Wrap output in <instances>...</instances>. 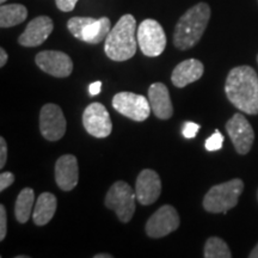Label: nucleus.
Masks as SVG:
<instances>
[{
    "label": "nucleus",
    "mask_w": 258,
    "mask_h": 258,
    "mask_svg": "<svg viewBox=\"0 0 258 258\" xmlns=\"http://www.w3.org/2000/svg\"><path fill=\"white\" fill-rule=\"evenodd\" d=\"M228 101L238 110L247 115L258 114V76L252 67H234L228 73L225 83Z\"/></svg>",
    "instance_id": "f257e3e1"
},
{
    "label": "nucleus",
    "mask_w": 258,
    "mask_h": 258,
    "mask_svg": "<svg viewBox=\"0 0 258 258\" xmlns=\"http://www.w3.org/2000/svg\"><path fill=\"white\" fill-rule=\"evenodd\" d=\"M211 19V8L207 3L194 5L178 19L173 32V46L188 50L199 43Z\"/></svg>",
    "instance_id": "f03ea898"
},
{
    "label": "nucleus",
    "mask_w": 258,
    "mask_h": 258,
    "mask_svg": "<svg viewBox=\"0 0 258 258\" xmlns=\"http://www.w3.org/2000/svg\"><path fill=\"white\" fill-rule=\"evenodd\" d=\"M137 21L133 15H123L114 25L104 42L106 56L112 61H127L137 53Z\"/></svg>",
    "instance_id": "7ed1b4c3"
},
{
    "label": "nucleus",
    "mask_w": 258,
    "mask_h": 258,
    "mask_svg": "<svg viewBox=\"0 0 258 258\" xmlns=\"http://www.w3.org/2000/svg\"><path fill=\"white\" fill-rule=\"evenodd\" d=\"M243 191L244 182L240 178H234L212 186L203 199V208L206 212L213 214H226L238 205V200Z\"/></svg>",
    "instance_id": "20e7f679"
},
{
    "label": "nucleus",
    "mask_w": 258,
    "mask_h": 258,
    "mask_svg": "<svg viewBox=\"0 0 258 258\" xmlns=\"http://www.w3.org/2000/svg\"><path fill=\"white\" fill-rule=\"evenodd\" d=\"M135 201H137L135 190L123 180H117L106 192L104 205L106 208L116 213L118 220L127 224L133 219L137 207Z\"/></svg>",
    "instance_id": "39448f33"
},
{
    "label": "nucleus",
    "mask_w": 258,
    "mask_h": 258,
    "mask_svg": "<svg viewBox=\"0 0 258 258\" xmlns=\"http://www.w3.org/2000/svg\"><path fill=\"white\" fill-rule=\"evenodd\" d=\"M138 43L144 55L159 56L166 47V35L159 22L145 19L138 28Z\"/></svg>",
    "instance_id": "423d86ee"
},
{
    "label": "nucleus",
    "mask_w": 258,
    "mask_h": 258,
    "mask_svg": "<svg viewBox=\"0 0 258 258\" xmlns=\"http://www.w3.org/2000/svg\"><path fill=\"white\" fill-rule=\"evenodd\" d=\"M112 106L117 112L137 122L147 120L152 111L148 98L128 91L116 93L112 98Z\"/></svg>",
    "instance_id": "0eeeda50"
},
{
    "label": "nucleus",
    "mask_w": 258,
    "mask_h": 258,
    "mask_svg": "<svg viewBox=\"0 0 258 258\" xmlns=\"http://www.w3.org/2000/svg\"><path fill=\"white\" fill-rule=\"evenodd\" d=\"M83 125L85 131L97 139H104L111 134L112 122L106 108L95 102L88 105L83 112Z\"/></svg>",
    "instance_id": "6e6552de"
},
{
    "label": "nucleus",
    "mask_w": 258,
    "mask_h": 258,
    "mask_svg": "<svg viewBox=\"0 0 258 258\" xmlns=\"http://www.w3.org/2000/svg\"><path fill=\"white\" fill-rule=\"evenodd\" d=\"M226 132L237 153L244 156L250 152L254 141V132L252 125L243 114L237 112L226 122Z\"/></svg>",
    "instance_id": "1a4fd4ad"
},
{
    "label": "nucleus",
    "mask_w": 258,
    "mask_h": 258,
    "mask_svg": "<svg viewBox=\"0 0 258 258\" xmlns=\"http://www.w3.org/2000/svg\"><path fill=\"white\" fill-rule=\"evenodd\" d=\"M179 224V215L176 209L170 205H164L148 219L145 230L150 238L159 239L176 231Z\"/></svg>",
    "instance_id": "9d476101"
},
{
    "label": "nucleus",
    "mask_w": 258,
    "mask_h": 258,
    "mask_svg": "<svg viewBox=\"0 0 258 258\" xmlns=\"http://www.w3.org/2000/svg\"><path fill=\"white\" fill-rule=\"evenodd\" d=\"M66 118L59 105L48 103L40 111V132L48 141H57L66 133Z\"/></svg>",
    "instance_id": "9b49d317"
},
{
    "label": "nucleus",
    "mask_w": 258,
    "mask_h": 258,
    "mask_svg": "<svg viewBox=\"0 0 258 258\" xmlns=\"http://www.w3.org/2000/svg\"><path fill=\"white\" fill-rule=\"evenodd\" d=\"M37 67L55 78H67L73 71V61L66 53L59 50L40 51L35 57Z\"/></svg>",
    "instance_id": "f8f14e48"
},
{
    "label": "nucleus",
    "mask_w": 258,
    "mask_h": 258,
    "mask_svg": "<svg viewBox=\"0 0 258 258\" xmlns=\"http://www.w3.org/2000/svg\"><path fill=\"white\" fill-rule=\"evenodd\" d=\"M135 194L139 203L143 206L152 205L161 194L160 177L154 170L145 169L139 173L135 183Z\"/></svg>",
    "instance_id": "ddd939ff"
},
{
    "label": "nucleus",
    "mask_w": 258,
    "mask_h": 258,
    "mask_svg": "<svg viewBox=\"0 0 258 258\" xmlns=\"http://www.w3.org/2000/svg\"><path fill=\"white\" fill-rule=\"evenodd\" d=\"M54 23L48 16H38L25 28L23 34L18 37V43L23 47H38L53 32Z\"/></svg>",
    "instance_id": "4468645a"
},
{
    "label": "nucleus",
    "mask_w": 258,
    "mask_h": 258,
    "mask_svg": "<svg viewBox=\"0 0 258 258\" xmlns=\"http://www.w3.org/2000/svg\"><path fill=\"white\" fill-rule=\"evenodd\" d=\"M79 180V166L77 157L73 154L61 156L55 163V182L63 191L76 188Z\"/></svg>",
    "instance_id": "2eb2a0df"
},
{
    "label": "nucleus",
    "mask_w": 258,
    "mask_h": 258,
    "mask_svg": "<svg viewBox=\"0 0 258 258\" xmlns=\"http://www.w3.org/2000/svg\"><path fill=\"white\" fill-rule=\"evenodd\" d=\"M148 101L153 114L159 120H169L172 117L173 105L165 84L153 83L148 89Z\"/></svg>",
    "instance_id": "dca6fc26"
},
{
    "label": "nucleus",
    "mask_w": 258,
    "mask_h": 258,
    "mask_svg": "<svg viewBox=\"0 0 258 258\" xmlns=\"http://www.w3.org/2000/svg\"><path fill=\"white\" fill-rule=\"evenodd\" d=\"M205 66L200 60L188 59L179 62L171 74V82L176 88H185L189 84L195 83L203 76Z\"/></svg>",
    "instance_id": "f3484780"
},
{
    "label": "nucleus",
    "mask_w": 258,
    "mask_h": 258,
    "mask_svg": "<svg viewBox=\"0 0 258 258\" xmlns=\"http://www.w3.org/2000/svg\"><path fill=\"white\" fill-rule=\"evenodd\" d=\"M57 200L51 192H42L36 200L32 220L37 226H44L55 215Z\"/></svg>",
    "instance_id": "a211bd4d"
},
{
    "label": "nucleus",
    "mask_w": 258,
    "mask_h": 258,
    "mask_svg": "<svg viewBox=\"0 0 258 258\" xmlns=\"http://www.w3.org/2000/svg\"><path fill=\"white\" fill-rule=\"evenodd\" d=\"M110 19L108 17H101L99 19H96L91 24H89L84 30L83 34V42L90 44H98L101 42L105 41L106 36L110 32Z\"/></svg>",
    "instance_id": "6ab92c4d"
},
{
    "label": "nucleus",
    "mask_w": 258,
    "mask_h": 258,
    "mask_svg": "<svg viewBox=\"0 0 258 258\" xmlns=\"http://www.w3.org/2000/svg\"><path fill=\"white\" fill-rule=\"evenodd\" d=\"M27 17L28 10L22 4H3L0 8V27L3 29L23 23Z\"/></svg>",
    "instance_id": "aec40b11"
},
{
    "label": "nucleus",
    "mask_w": 258,
    "mask_h": 258,
    "mask_svg": "<svg viewBox=\"0 0 258 258\" xmlns=\"http://www.w3.org/2000/svg\"><path fill=\"white\" fill-rule=\"evenodd\" d=\"M35 192L31 188H24L18 194L15 205V217L19 224H25L31 217Z\"/></svg>",
    "instance_id": "412c9836"
},
{
    "label": "nucleus",
    "mask_w": 258,
    "mask_h": 258,
    "mask_svg": "<svg viewBox=\"0 0 258 258\" xmlns=\"http://www.w3.org/2000/svg\"><path fill=\"white\" fill-rule=\"evenodd\" d=\"M203 256L206 258H231L232 252L225 240L218 237H211L205 244Z\"/></svg>",
    "instance_id": "4be33fe9"
},
{
    "label": "nucleus",
    "mask_w": 258,
    "mask_h": 258,
    "mask_svg": "<svg viewBox=\"0 0 258 258\" xmlns=\"http://www.w3.org/2000/svg\"><path fill=\"white\" fill-rule=\"evenodd\" d=\"M95 21L96 19L92 17H72L67 22V28L74 37L82 41L84 30L89 24H91Z\"/></svg>",
    "instance_id": "5701e85b"
},
{
    "label": "nucleus",
    "mask_w": 258,
    "mask_h": 258,
    "mask_svg": "<svg viewBox=\"0 0 258 258\" xmlns=\"http://www.w3.org/2000/svg\"><path fill=\"white\" fill-rule=\"evenodd\" d=\"M222 144H224V137H222V134L217 129V131L207 139L205 147L206 150L209 151V152H214V151L220 150L222 147Z\"/></svg>",
    "instance_id": "b1692460"
},
{
    "label": "nucleus",
    "mask_w": 258,
    "mask_h": 258,
    "mask_svg": "<svg viewBox=\"0 0 258 258\" xmlns=\"http://www.w3.org/2000/svg\"><path fill=\"white\" fill-rule=\"evenodd\" d=\"M200 131V124L195 123V122H185L183 124L182 134L185 139H192L198 135Z\"/></svg>",
    "instance_id": "393cba45"
},
{
    "label": "nucleus",
    "mask_w": 258,
    "mask_h": 258,
    "mask_svg": "<svg viewBox=\"0 0 258 258\" xmlns=\"http://www.w3.org/2000/svg\"><path fill=\"white\" fill-rule=\"evenodd\" d=\"M8 233V217H6L5 206L0 205V240H4Z\"/></svg>",
    "instance_id": "a878e982"
},
{
    "label": "nucleus",
    "mask_w": 258,
    "mask_h": 258,
    "mask_svg": "<svg viewBox=\"0 0 258 258\" xmlns=\"http://www.w3.org/2000/svg\"><path fill=\"white\" fill-rule=\"evenodd\" d=\"M15 183V175L9 171L2 172L0 175V191H4L5 189H8L10 185H12Z\"/></svg>",
    "instance_id": "bb28decb"
},
{
    "label": "nucleus",
    "mask_w": 258,
    "mask_h": 258,
    "mask_svg": "<svg viewBox=\"0 0 258 258\" xmlns=\"http://www.w3.org/2000/svg\"><path fill=\"white\" fill-rule=\"evenodd\" d=\"M79 0H55L56 8L62 12H71L76 8Z\"/></svg>",
    "instance_id": "cd10ccee"
},
{
    "label": "nucleus",
    "mask_w": 258,
    "mask_h": 258,
    "mask_svg": "<svg viewBox=\"0 0 258 258\" xmlns=\"http://www.w3.org/2000/svg\"><path fill=\"white\" fill-rule=\"evenodd\" d=\"M6 160H8V144L4 138H0V169L5 167Z\"/></svg>",
    "instance_id": "c85d7f7f"
},
{
    "label": "nucleus",
    "mask_w": 258,
    "mask_h": 258,
    "mask_svg": "<svg viewBox=\"0 0 258 258\" xmlns=\"http://www.w3.org/2000/svg\"><path fill=\"white\" fill-rule=\"evenodd\" d=\"M102 90V83L101 82H95L89 86V91L91 96H97Z\"/></svg>",
    "instance_id": "c756f323"
},
{
    "label": "nucleus",
    "mask_w": 258,
    "mask_h": 258,
    "mask_svg": "<svg viewBox=\"0 0 258 258\" xmlns=\"http://www.w3.org/2000/svg\"><path fill=\"white\" fill-rule=\"evenodd\" d=\"M8 53H6V50L4 49V48H0V67H4L6 62H8Z\"/></svg>",
    "instance_id": "7c9ffc66"
},
{
    "label": "nucleus",
    "mask_w": 258,
    "mask_h": 258,
    "mask_svg": "<svg viewBox=\"0 0 258 258\" xmlns=\"http://www.w3.org/2000/svg\"><path fill=\"white\" fill-rule=\"evenodd\" d=\"M249 257L250 258H258V244L253 247V250L251 251L250 254H249Z\"/></svg>",
    "instance_id": "2f4dec72"
},
{
    "label": "nucleus",
    "mask_w": 258,
    "mask_h": 258,
    "mask_svg": "<svg viewBox=\"0 0 258 258\" xmlns=\"http://www.w3.org/2000/svg\"><path fill=\"white\" fill-rule=\"evenodd\" d=\"M93 258H112V256L110 253H98V254H95Z\"/></svg>",
    "instance_id": "473e14b6"
},
{
    "label": "nucleus",
    "mask_w": 258,
    "mask_h": 258,
    "mask_svg": "<svg viewBox=\"0 0 258 258\" xmlns=\"http://www.w3.org/2000/svg\"><path fill=\"white\" fill-rule=\"evenodd\" d=\"M6 2H8V0H0V3H2V4H5Z\"/></svg>",
    "instance_id": "72a5a7b5"
},
{
    "label": "nucleus",
    "mask_w": 258,
    "mask_h": 258,
    "mask_svg": "<svg viewBox=\"0 0 258 258\" xmlns=\"http://www.w3.org/2000/svg\"><path fill=\"white\" fill-rule=\"evenodd\" d=\"M17 258H28V256H17Z\"/></svg>",
    "instance_id": "f704fd0d"
},
{
    "label": "nucleus",
    "mask_w": 258,
    "mask_h": 258,
    "mask_svg": "<svg viewBox=\"0 0 258 258\" xmlns=\"http://www.w3.org/2000/svg\"><path fill=\"white\" fill-rule=\"evenodd\" d=\"M257 63H258V55H257Z\"/></svg>",
    "instance_id": "c9c22d12"
},
{
    "label": "nucleus",
    "mask_w": 258,
    "mask_h": 258,
    "mask_svg": "<svg viewBox=\"0 0 258 258\" xmlns=\"http://www.w3.org/2000/svg\"><path fill=\"white\" fill-rule=\"evenodd\" d=\"M257 199H258V191H257Z\"/></svg>",
    "instance_id": "e433bc0d"
}]
</instances>
